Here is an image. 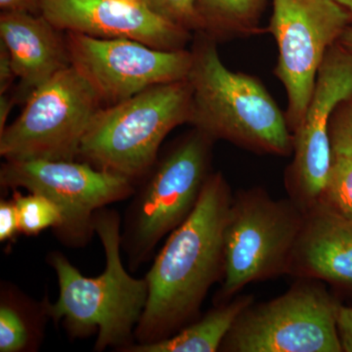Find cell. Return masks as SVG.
<instances>
[{
  "mask_svg": "<svg viewBox=\"0 0 352 352\" xmlns=\"http://www.w3.org/2000/svg\"><path fill=\"white\" fill-rule=\"evenodd\" d=\"M71 65L110 105L148 88L188 78L193 53L163 50L127 38H99L68 32Z\"/></svg>",
  "mask_w": 352,
  "mask_h": 352,
  "instance_id": "cell-11",
  "label": "cell"
},
{
  "mask_svg": "<svg viewBox=\"0 0 352 352\" xmlns=\"http://www.w3.org/2000/svg\"><path fill=\"white\" fill-rule=\"evenodd\" d=\"M56 30L43 15L2 12L0 16L1 41L12 57L16 76L32 91L71 66L67 44Z\"/></svg>",
  "mask_w": 352,
  "mask_h": 352,
  "instance_id": "cell-15",
  "label": "cell"
},
{
  "mask_svg": "<svg viewBox=\"0 0 352 352\" xmlns=\"http://www.w3.org/2000/svg\"><path fill=\"white\" fill-rule=\"evenodd\" d=\"M305 212L295 201H277L261 190L232 200L224 230L222 298L245 285L289 270Z\"/></svg>",
  "mask_w": 352,
  "mask_h": 352,
  "instance_id": "cell-6",
  "label": "cell"
},
{
  "mask_svg": "<svg viewBox=\"0 0 352 352\" xmlns=\"http://www.w3.org/2000/svg\"><path fill=\"white\" fill-rule=\"evenodd\" d=\"M352 285V219L318 203L305 212L289 270Z\"/></svg>",
  "mask_w": 352,
  "mask_h": 352,
  "instance_id": "cell-14",
  "label": "cell"
},
{
  "mask_svg": "<svg viewBox=\"0 0 352 352\" xmlns=\"http://www.w3.org/2000/svg\"><path fill=\"white\" fill-rule=\"evenodd\" d=\"M252 303V296H241L208 312L199 320L180 329L166 339L138 344L122 352H214L219 351L227 333L241 314Z\"/></svg>",
  "mask_w": 352,
  "mask_h": 352,
  "instance_id": "cell-17",
  "label": "cell"
},
{
  "mask_svg": "<svg viewBox=\"0 0 352 352\" xmlns=\"http://www.w3.org/2000/svg\"><path fill=\"white\" fill-rule=\"evenodd\" d=\"M94 229L105 252L103 272L85 276L63 252H50L47 263L56 273L59 296L54 303L48 300V314L55 323H63L73 339L97 333L95 351H122L135 342L149 288L145 277H132L122 263L119 214L101 208L95 214Z\"/></svg>",
  "mask_w": 352,
  "mask_h": 352,
  "instance_id": "cell-2",
  "label": "cell"
},
{
  "mask_svg": "<svg viewBox=\"0 0 352 352\" xmlns=\"http://www.w3.org/2000/svg\"><path fill=\"white\" fill-rule=\"evenodd\" d=\"M318 203L352 219L351 160L333 156L327 182Z\"/></svg>",
  "mask_w": 352,
  "mask_h": 352,
  "instance_id": "cell-20",
  "label": "cell"
},
{
  "mask_svg": "<svg viewBox=\"0 0 352 352\" xmlns=\"http://www.w3.org/2000/svg\"><path fill=\"white\" fill-rule=\"evenodd\" d=\"M48 298L36 302L18 287L0 288V352H34L43 344L50 320Z\"/></svg>",
  "mask_w": 352,
  "mask_h": 352,
  "instance_id": "cell-16",
  "label": "cell"
},
{
  "mask_svg": "<svg viewBox=\"0 0 352 352\" xmlns=\"http://www.w3.org/2000/svg\"><path fill=\"white\" fill-rule=\"evenodd\" d=\"M232 195L221 173L208 176L195 208L170 234L145 278L149 295L135 342L166 339L193 320L223 274L224 230Z\"/></svg>",
  "mask_w": 352,
  "mask_h": 352,
  "instance_id": "cell-1",
  "label": "cell"
},
{
  "mask_svg": "<svg viewBox=\"0 0 352 352\" xmlns=\"http://www.w3.org/2000/svg\"><path fill=\"white\" fill-rule=\"evenodd\" d=\"M240 315L219 351L340 352V305L323 287L300 284Z\"/></svg>",
  "mask_w": 352,
  "mask_h": 352,
  "instance_id": "cell-8",
  "label": "cell"
},
{
  "mask_svg": "<svg viewBox=\"0 0 352 352\" xmlns=\"http://www.w3.org/2000/svg\"><path fill=\"white\" fill-rule=\"evenodd\" d=\"M43 0H0L2 12H41Z\"/></svg>",
  "mask_w": 352,
  "mask_h": 352,
  "instance_id": "cell-26",
  "label": "cell"
},
{
  "mask_svg": "<svg viewBox=\"0 0 352 352\" xmlns=\"http://www.w3.org/2000/svg\"><path fill=\"white\" fill-rule=\"evenodd\" d=\"M339 43L344 50L352 53V23L344 30V34L340 36Z\"/></svg>",
  "mask_w": 352,
  "mask_h": 352,
  "instance_id": "cell-28",
  "label": "cell"
},
{
  "mask_svg": "<svg viewBox=\"0 0 352 352\" xmlns=\"http://www.w3.org/2000/svg\"><path fill=\"white\" fill-rule=\"evenodd\" d=\"M270 30L278 48L275 75L286 90L292 133L300 126L328 51L339 43L351 14L335 0H272Z\"/></svg>",
  "mask_w": 352,
  "mask_h": 352,
  "instance_id": "cell-9",
  "label": "cell"
},
{
  "mask_svg": "<svg viewBox=\"0 0 352 352\" xmlns=\"http://www.w3.org/2000/svg\"><path fill=\"white\" fill-rule=\"evenodd\" d=\"M351 96L352 53L338 43L328 51L307 112L292 133L294 159L286 182L293 201L305 212L320 200L332 164L331 117L340 102Z\"/></svg>",
  "mask_w": 352,
  "mask_h": 352,
  "instance_id": "cell-12",
  "label": "cell"
},
{
  "mask_svg": "<svg viewBox=\"0 0 352 352\" xmlns=\"http://www.w3.org/2000/svg\"><path fill=\"white\" fill-rule=\"evenodd\" d=\"M336 2L344 7V9L351 14L352 19V0H335Z\"/></svg>",
  "mask_w": 352,
  "mask_h": 352,
  "instance_id": "cell-29",
  "label": "cell"
},
{
  "mask_svg": "<svg viewBox=\"0 0 352 352\" xmlns=\"http://www.w3.org/2000/svg\"><path fill=\"white\" fill-rule=\"evenodd\" d=\"M191 116L188 80L148 88L101 108L83 138L78 157L134 182L152 168L166 136L190 122Z\"/></svg>",
  "mask_w": 352,
  "mask_h": 352,
  "instance_id": "cell-4",
  "label": "cell"
},
{
  "mask_svg": "<svg viewBox=\"0 0 352 352\" xmlns=\"http://www.w3.org/2000/svg\"><path fill=\"white\" fill-rule=\"evenodd\" d=\"M15 78L17 76L14 69L12 57L6 44L0 41V94H6Z\"/></svg>",
  "mask_w": 352,
  "mask_h": 352,
  "instance_id": "cell-25",
  "label": "cell"
},
{
  "mask_svg": "<svg viewBox=\"0 0 352 352\" xmlns=\"http://www.w3.org/2000/svg\"><path fill=\"white\" fill-rule=\"evenodd\" d=\"M19 215L21 234L36 236L48 228L56 230L63 222L60 208L50 199L38 193L23 195L15 190L12 196Z\"/></svg>",
  "mask_w": 352,
  "mask_h": 352,
  "instance_id": "cell-19",
  "label": "cell"
},
{
  "mask_svg": "<svg viewBox=\"0 0 352 352\" xmlns=\"http://www.w3.org/2000/svg\"><path fill=\"white\" fill-rule=\"evenodd\" d=\"M267 0H197L204 32L212 38L249 36L259 32Z\"/></svg>",
  "mask_w": 352,
  "mask_h": 352,
  "instance_id": "cell-18",
  "label": "cell"
},
{
  "mask_svg": "<svg viewBox=\"0 0 352 352\" xmlns=\"http://www.w3.org/2000/svg\"><path fill=\"white\" fill-rule=\"evenodd\" d=\"M153 13L188 32H204L197 0H140Z\"/></svg>",
  "mask_w": 352,
  "mask_h": 352,
  "instance_id": "cell-21",
  "label": "cell"
},
{
  "mask_svg": "<svg viewBox=\"0 0 352 352\" xmlns=\"http://www.w3.org/2000/svg\"><path fill=\"white\" fill-rule=\"evenodd\" d=\"M135 1L141 2L140 0H135ZM141 3H142V2H141Z\"/></svg>",
  "mask_w": 352,
  "mask_h": 352,
  "instance_id": "cell-30",
  "label": "cell"
},
{
  "mask_svg": "<svg viewBox=\"0 0 352 352\" xmlns=\"http://www.w3.org/2000/svg\"><path fill=\"white\" fill-rule=\"evenodd\" d=\"M0 183L50 199L61 210L63 222L54 230L58 240L71 248L85 247L95 233L96 212L124 200L134 192L133 182L91 164L75 161H6Z\"/></svg>",
  "mask_w": 352,
  "mask_h": 352,
  "instance_id": "cell-10",
  "label": "cell"
},
{
  "mask_svg": "<svg viewBox=\"0 0 352 352\" xmlns=\"http://www.w3.org/2000/svg\"><path fill=\"white\" fill-rule=\"evenodd\" d=\"M212 139L199 131L176 146L139 190L120 232L131 270L151 258L164 236L177 228L195 208L207 180Z\"/></svg>",
  "mask_w": 352,
  "mask_h": 352,
  "instance_id": "cell-5",
  "label": "cell"
},
{
  "mask_svg": "<svg viewBox=\"0 0 352 352\" xmlns=\"http://www.w3.org/2000/svg\"><path fill=\"white\" fill-rule=\"evenodd\" d=\"M41 14L57 30L127 38L163 50H184L190 32L135 0H43Z\"/></svg>",
  "mask_w": 352,
  "mask_h": 352,
  "instance_id": "cell-13",
  "label": "cell"
},
{
  "mask_svg": "<svg viewBox=\"0 0 352 352\" xmlns=\"http://www.w3.org/2000/svg\"><path fill=\"white\" fill-rule=\"evenodd\" d=\"M337 327L342 351L352 352V307L340 305Z\"/></svg>",
  "mask_w": 352,
  "mask_h": 352,
  "instance_id": "cell-24",
  "label": "cell"
},
{
  "mask_svg": "<svg viewBox=\"0 0 352 352\" xmlns=\"http://www.w3.org/2000/svg\"><path fill=\"white\" fill-rule=\"evenodd\" d=\"M192 53L187 80L192 89L190 122L197 131L251 151L289 156L293 135L286 115L263 83L227 68L212 39H201Z\"/></svg>",
  "mask_w": 352,
  "mask_h": 352,
  "instance_id": "cell-3",
  "label": "cell"
},
{
  "mask_svg": "<svg viewBox=\"0 0 352 352\" xmlns=\"http://www.w3.org/2000/svg\"><path fill=\"white\" fill-rule=\"evenodd\" d=\"M12 107V99L8 98L6 94H0V133L6 129L7 118Z\"/></svg>",
  "mask_w": 352,
  "mask_h": 352,
  "instance_id": "cell-27",
  "label": "cell"
},
{
  "mask_svg": "<svg viewBox=\"0 0 352 352\" xmlns=\"http://www.w3.org/2000/svg\"><path fill=\"white\" fill-rule=\"evenodd\" d=\"M101 103L71 65L32 91L20 117L0 133V155L6 161H75Z\"/></svg>",
  "mask_w": 352,
  "mask_h": 352,
  "instance_id": "cell-7",
  "label": "cell"
},
{
  "mask_svg": "<svg viewBox=\"0 0 352 352\" xmlns=\"http://www.w3.org/2000/svg\"><path fill=\"white\" fill-rule=\"evenodd\" d=\"M333 156L352 161V96L340 102L333 111L329 126Z\"/></svg>",
  "mask_w": 352,
  "mask_h": 352,
  "instance_id": "cell-22",
  "label": "cell"
},
{
  "mask_svg": "<svg viewBox=\"0 0 352 352\" xmlns=\"http://www.w3.org/2000/svg\"><path fill=\"white\" fill-rule=\"evenodd\" d=\"M21 234L19 215L12 197L0 201V242H12Z\"/></svg>",
  "mask_w": 352,
  "mask_h": 352,
  "instance_id": "cell-23",
  "label": "cell"
}]
</instances>
